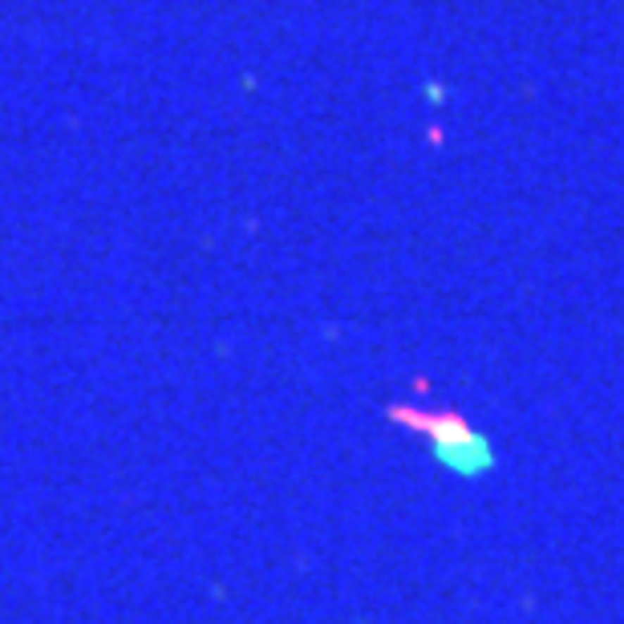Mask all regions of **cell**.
<instances>
[{
  "mask_svg": "<svg viewBox=\"0 0 624 624\" xmlns=\"http://www.w3.org/2000/svg\"><path fill=\"white\" fill-rule=\"evenodd\" d=\"M397 426L422 434L438 466L458 478H478L494 466V446L454 410H418V406H389Z\"/></svg>",
  "mask_w": 624,
  "mask_h": 624,
  "instance_id": "obj_1",
  "label": "cell"
}]
</instances>
